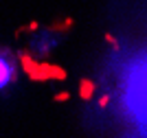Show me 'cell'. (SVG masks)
Listing matches in <instances>:
<instances>
[{
	"instance_id": "cell-1",
	"label": "cell",
	"mask_w": 147,
	"mask_h": 138,
	"mask_svg": "<svg viewBox=\"0 0 147 138\" xmlns=\"http://www.w3.org/2000/svg\"><path fill=\"white\" fill-rule=\"evenodd\" d=\"M18 75H20V61L16 57V53L0 46V92L11 88L18 81Z\"/></svg>"
}]
</instances>
